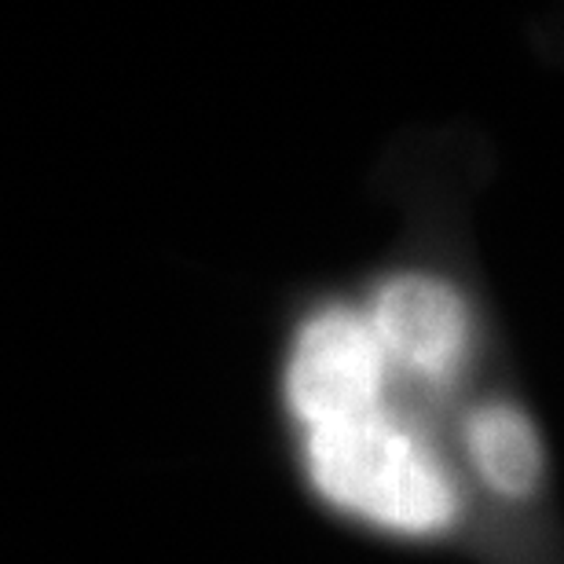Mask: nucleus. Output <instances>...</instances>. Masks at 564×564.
Listing matches in <instances>:
<instances>
[{"label":"nucleus","instance_id":"obj_2","mask_svg":"<svg viewBox=\"0 0 564 564\" xmlns=\"http://www.w3.org/2000/svg\"><path fill=\"white\" fill-rule=\"evenodd\" d=\"M389 359L359 308H319L297 326L286 364V403L304 429L386 408Z\"/></svg>","mask_w":564,"mask_h":564},{"label":"nucleus","instance_id":"obj_3","mask_svg":"<svg viewBox=\"0 0 564 564\" xmlns=\"http://www.w3.org/2000/svg\"><path fill=\"white\" fill-rule=\"evenodd\" d=\"M364 315L389 370L429 389H451L466 378L477 352V312L458 282L436 272L389 275Z\"/></svg>","mask_w":564,"mask_h":564},{"label":"nucleus","instance_id":"obj_1","mask_svg":"<svg viewBox=\"0 0 564 564\" xmlns=\"http://www.w3.org/2000/svg\"><path fill=\"white\" fill-rule=\"evenodd\" d=\"M304 466L334 510L408 539L451 535L466 517L458 473L389 408L304 429Z\"/></svg>","mask_w":564,"mask_h":564},{"label":"nucleus","instance_id":"obj_4","mask_svg":"<svg viewBox=\"0 0 564 564\" xmlns=\"http://www.w3.org/2000/svg\"><path fill=\"white\" fill-rule=\"evenodd\" d=\"M462 455L473 484L510 510L532 506L546 488V436L517 397L495 392L473 403L462 422Z\"/></svg>","mask_w":564,"mask_h":564}]
</instances>
